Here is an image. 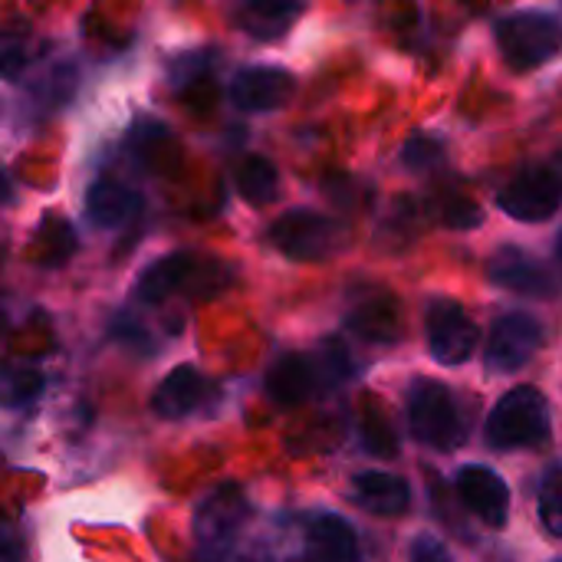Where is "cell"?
<instances>
[{"mask_svg": "<svg viewBox=\"0 0 562 562\" xmlns=\"http://www.w3.org/2000/svg\"><path fill=\"white\" fill-rule=\"evenodd\" d=\"M543 326L527 313H504L491 326L484 362L491 372H517L543 349Z\"/></svg>", "mask_w": 562, "mask_h": 562, "instance_id": "obj_9", "label": "cell"}, {"mask_svg": "<svg viewBox=\"0 0 562 562\" xmlns=\"http://www.w3.org/2000/svg\"><path fill=\"white\" fill-rule=\"evenodd\" d=\"M267 240L283 257H290L296 263H319V260H329L339 250L342 227L326 214H316L310 207H293V211L280 214L270 224Z\"/></svg>", "mask_w": 562, "mask_h": 562, "instance_id": "obj_6", "label": "cell"}, {"mask_svg": "<svg viewBox=\"0 0 562 562\" xmlns=\"http://www.w3.org/2000/svg\"><path fill=\"white\" fill-rule=\"evenodd\" d=\"M204 392H207V382H204V375H201L194 366H175V369L161 379V385L155 389L151 408H155L158 418L175 422V418L191 415V412L204 402Z\"/></svg>", "mask_w": 562, "mask_h": 562, "instance_id": "obj_17", "label": "cell"}, {"mask_svg": "<svg viewBox=\"0 0 562 562\" xmlns=\"http://www.w3.org/2000/svg\"><path fill=\"white\" fill-rule=\"evenodd\" d=\"M454 487H458L461 504L477 520H484L494 530L507 527V520H510V487L504 484V477L497 471H491L484 464H468V468L458 471Z\"/></svg>", "mask_w": 562, "mask_h": 562, "instance_id": "obj_10", "label": "cell"}, {"mask_svg": "<svg viewBox=\"0 0 562 562\" xmlns=\"http://www.w3.org/2000/svg\"><path fill=\"white\" fill-rule=\"evenodd\" d=\"M138 214V194L122 181L102 178L86 194V217L95 227H122Z\"/></svg>", "mask_w": 562, "mask_h": 562, "instance_id": "obj_19", "label": "cell"}, {"mask_svg": "<svg viewBox=\"0 0 562 562\" xmlns=\"http://www.w3.org/2000/svg\"><path fill=\"white\" fill-rule=\"evenodd\" d=\"M40 392H43L40 369H30V366L7 369V375H3V402H7V408H20V405L33 402Z\"/></svg>", "mask_w": 562, "mask_h": 562, "instance_id": "obj_21", "label": "cell"}, {"mask_svg": "<svg viewBox=\"0 0 562 562\" xmlns=\"http://www.w3.org/2000/svg\"><path fill=\"white\" fill-rule=\"evenodd\" d=\"M408 425H412V435L431 451H458L468 438V422L454 392L435 379L412 382Z\"/></svg>", "mask_w": 562, "mask_h": 562, "instance_id": "obj_3", "label": "cell"}, {"mask_svg": "<svg viewBox=\"0 0 562 562\" xmlns=\"http://www.w3.org/2000/svg\"><path fill=\"white\" fill-rule=\"evenodd\" d=\"M501 56L510 69L527 72L550 63L562 49V20L550 10H514L494 26Z\"/></svg>", "mask_w": 562, "mask_h": 562, "instance_id": "obj_4", "label": "cell"}, {"mask_svg": "<svg viewBox=\"0 0 562 562\" xmlns=\"http://www.w3.org/2000/svg\"><path fill=\"white\" fill-rule=\"evenodd\" d=\"M441 221H445L448 227H454V231H468V227L484 224V211H481L477 201L458 194V198H448V201L441 204Z\"/></svg>", "mask_w": 562, "mask_h": 562, "instance_id": "obj_23", "label": "cell"}, {"mask_svg": "<svg viewBox=\"0 0 562 562\" xmlns=\"http://www.w3.org/2000/svg\"><path fill=\"white\" fill-rule=\"evenodd\" d=\"M497 204L507 217L524 221V224L550 221L562 204V155L517 171L501 188Z\"/></svg>", "mask_w": 562, "mask_h": 562, "instance_id": "obj_5", "label": "cell"}, {"mask_svg": "<svg viewBox=\"0 0 562 562\" xmlns=\"http://www.w3.org/2000/svg\"><path fill=\"white\" fill-rule=\"evenodd\" d=\"M250 517V504L237 484H221L211 491L194 514V540L201 553H224Z\"/></svg>", "mask_w": 562, "mask_h": 562, "instance_id": "obj_8", "label": "cell"}, {"mask_svg": "<svg viewBox=\"0 0 562 562\" xmlns=\"http://www.w3.org/2000/svg\"><path fill=\"white\" fill-rule=\"evenodd\" d=\"M296 89L293 72L280 66H247L231 82V99L244 112H273L280 109Z\"/></svg>", "mask_w": 562, "mask_h": 562, "instance_id": "obj_11", "label": "cell"}, {"mask_svg": "<svg viewBox=\"0 0 562 562\" xmlns=\"http://www.w3.org/2000/svg\"><path fill=\"white\" fill-rule=\"evenodd\" d=\"M237 191L244 201L250 204H270L277 194H280V175H277V165L263 155H247L237 171Z\"/></svg>", "mask_w": 562, "mask_h": 562, "instance_id": "obj_20", "label": "cell"}, {"mask_svg": "<svg viewBox=\"0 0 562 562\" xmlns=\"http://www.w3.org/2000/svg\"><path fill=\"white\" fill-rule=\"evenodd\" d=\"M316 385H319V366L310 356H300V352L280 356L267 372V395L283 408L303 405L313 395Z\"/></svg>", "mask_w": 562, "mask_h": 562, "instance_id": "obj_13", "label": "cell"}, {"mask_svg": "<svg viewBox=\"0 0 562 562\" xmlns=\"http://www.w3.org/2000/svg\"><path fill=\"white\" fill-rule=\"evenodd\" d=\"M346 323L359 339L372 346H392L402 336V306L389 293H369L349 310Z\"/></svg>", "mask_w": 562, "mask_h": 562, "instance_id": "obj_14", "label": "cell"}, {"mask_svg": "<svg viewBox=\"0 0 562 562\" xmlns=\"http://www.w3.org/2000/svg\"><path fill=\"white\" fill-rule=\"evenodd\" d=\"M553 422H550V405L533 385L510 389L491 412L484 425V438L494 451H520V448H537L550 441Z\"/></svg>", "mask_w": 562, "mask_h": 562, "instance_id": "obj_2", "label": "cell"}, {"mask_svg": "<svg viewBox=\"0 0 562 562\" xmlns=\"http://www.w3.org/2000/svg\"><path fill=\"white\" fill-rule=\"evenodd\" d=\"M306 562H362L352 524L336 514H319L306 530Z\"/></svg>", "mask_w": 562, "mask_h": 562, "instance_id": "obj_16", "label": "cell"}, {"mask_svg": "<svg viewBox=\"0 0 562 562\" xmlns=\"http://www.w3.org/2000/svg\"><path fill=\"white\" fill-rule=\"evenodd\" d=\"M540 520L553 537H562V477L550 481L543 487V494H540Z\"/></svg>", "mask_w": 562, "mask_h": 562, "instance_id": "obj_24", "label": "cell"}, {"mask_svg": "<svg viewBox=\"0 0 562 562\" xmlns=\"http://www.w3.org/2000/svg\"><path fill=\"white\" fill-rule=\"evenodd\" d=\"M231 283V270L221 260H204L198 254H168L151 260L138 280H135V296L142 303H165L175 293L198 290V296L221 293Z\"/></svg>", "mask_w": 562, "mask_h": 562, "instance_id": "obj_1", "label": "cell"}, {"mask_svg": "<svg viewBox=\"0 0 562 562\" xmlns=\"http://www.w3.org/2000/svg\"><path fill=\"white\" fill-rule=\"evenodd\" d=\"M3 562H20V557H16V547H13V540L7 537V543H3Z\"/></svg>", "mask_w": 562, "mask_h": 562, "instance_id": "obj_27", "label": "cell"}, {"mask_svg": "<svg viewBox=\"0 0 562 562\" xmlns=\"http://www.w3.org/2000/svg\"><path fill=\"white\" fill-rule=\"evenodd\" d=\"M412 562H454V560H451L448 547H445L438 537L422 533V537L412 543Z\"/></svg>", "mask_w": 562, "mask_h": 562, "instance_id": "obj_26", "label": "cell"}, {"mask_svg": "<svg viewBox=\"0 0 562 562\" xmlns=\"http://www.w3.org/2000/svg\"><path fill=\"white\" fill-rule=\"evenodd\" d=\"M491 280L504 290L533 296V300H550L557 296V280L553 273L527 250L520 247H501L491 260Z\"/></svg>", "mask_w": 562, "mask_h": 562, "instance_id": "obj_12", "label": "cell"}, {"mask_svg": "<svg viewBox=\"0 0 562 562\" xmlns=\"http://www.w3.org/2000/svg\"><path fill=\"white\" fill-rule=\"evenodd\" d=\"M240 562H270V560H240Z\"/></svg>", "mask_w": 562, "mask_h": 562, "instance_id": "obj_29", "label": "cell"}, {"mask_svg": "<svg viewBox=\"0 0 562 562\" xmlns=\"http://www.w3.org/2000/svg\"><path fill=\"white\" fill-rule=\"evenodd\" d=\"M352 501L375 517H402L412 507V487L395 474L362 471L352 477Z\"/></svg>", "mask_w": 562, "mask_h": 562, "instance_id": "obj_15", "label": "cell"}, {"mask_svg": "<svg viewBox=\"0 0 562 562\" xmlns=\"http://www.w3.org/2000/svg\"><path fill=\"white\" fill-rule=\"evenodd\" d=\"M366 445H369V451H375V454H382V458H392L395 451H398V441H395V435L385 428V422L382 418H366Z\"/></svg>", "mask_w": 562, "mask_h": 562, "instance_id": "obj_25", "label": "cell"}, {"mask_svg": "<svg viewBox=\"0 0 562 562\" xmlns=\"http://www.w3.org/2000/svg\"><path fill=\"white\" fill-rule=\"evenodd\" d=\"M557 257H560V263H562V234H560V244H557Z\"/></svg>", "mask_w": 562, "mask_h": 562, "instance_id": "obj_28", "label": "cell"}, {"mask_svg": "<svg viewBox=\"0 0 562 562\" xmlns=\"http://www.w3.org/2000/svg\"><path fill=\"white\" fill-rule=\"evenodd\" d=\"M303 10H306L303 3H290V0H254V3H240L234 20L254 40H280L303 16Z\"/></svg>", "mask_w": 562, "mask_h": 562, "instance_id": "obj_18", "label": "cell"}, {"mask_svg": "<svg viewBox=\"0 0 562 562\" xmlns=\"http://www.w3.org/2000/svg\"><path fill=\"white\" fill-rule=\"evenodd\" d=\"M425 336H428V352L441 366H464L474 356L477 339H481L477 323L454 300H431L428 303Z\"/></svg>", "mask_w": 562, "mask_h": 562, "instance_id": "obj_7", "label": "cell"}, {"mask_svg": "<svg viewBox=\"0 0 562 562\" xmlns=\"http://www.w3.org/2000/svg\"><path fill=\"white\" fill-rule=\"evenodd\" d=\"M441 151H445V148H441L438 138L418 132V135H412V138L405 142V148H402V165L412 168V171H425V168H431V165L441 161Z\"/></svg>", "mask_w": 562, "mask_h": 562, "instance_id": "obj_22", "label": "cell"}]
</instances>
